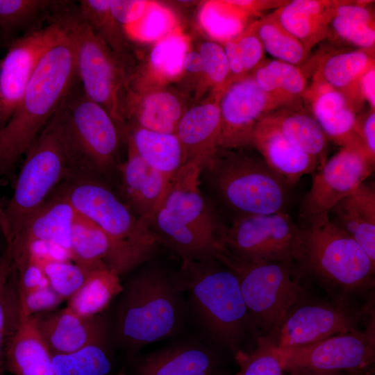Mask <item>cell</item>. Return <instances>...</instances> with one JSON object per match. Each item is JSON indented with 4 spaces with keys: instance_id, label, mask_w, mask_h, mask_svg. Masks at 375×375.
I'll return each mask as SVG.
<instances>
[{
    "instance_id": "obj_1",
    "label": "cell",
    "mask_w": 375,
    "mask_h": 375,
    "mask_svg": "<svg viewBox=\"0 0 375 375\" xmlns=\"http://www.w3.org/2000/svg\"><path fill=\"white\" fill-rule=\"evenodd\" d=\"M62 22V33L42 57L14 112L0 128L1 177L12 176L19 160L78 82L74 40Z\"/></svg>"
},
{
    "instance_id": "obj_2",
    "label": "cell",
    "mask_w": 375,
    "mask_h": 375,
    "mask_svg": "<svg viewBox=\"0 0 375 375\" xmlns=\"http://www.w3.org/2000/svg\"><path fill=\"white\" fill-rule=\"evenodd\" d=\"M25 156L13 193L6 208L0 206V225L6 242L20 233L58 186L80 172L90 171L76 145L64 102Z\"/></svg>"
},
{
    "instance_id": "obj_3",
    "label": "cell",
    "mask_w": 375,
    "mask_h": 375,
    "mask_svg": "<svg viewBox=\"0 0 375 375\" xmlns=\"http://www.w3.org/2000/svg\"><path fill=\"white\" fill-rule=\"evenodd\" d=\"M138 268L123 285L114 329L117 342L132 350L176 335L185 313L178 272L153 260Z\"/></svg>"
},
{
    "instance_id": "obj_4",
    "label": "cell",
    "mask_w": 375,
    "mask_h": 375,
    "mask_svg": "<svg viewBox=\"0 0 375 375\" xmlns=\"http://www.w3.org/2000/svg\"><path fill=\"white\" fill-rule=\"evenodd\" d=\"M201 172L196 162L183 165L148 223L159 245L182 261L214 257L227 228L201 190Z\"/></svg>"
},
{
    "instance_id": "obj_5",
    "label": "cell",
    "mask_w": 375,
    "mask_h": 375,
    "mask_svg": "<svg viewBox=\"0 0 375 375\" xmlns=\"http://www.w3.org/2000/svg\"><path fill=\"white\" fill-rule=\"evenodd\" d=\"M57 188L78 213L105 233L109 242L106 263L119 276L154 258L160 245L148 224L137 217L99 175L82 172Z\"/></svg>"
},
{
    "instance_id": "obj_6",
    "label": "cell",
    "mask_w": 375,
    "mask_h": 375,
    "mask_svg": "<svg viewBox=\"0 0 375 375\" xmlns=\"http://www.w3.org/2000/svg\"><path fill=\"white\" fill-rule=\"evenodd\" d=\"M295 263L332 297L351 298L374 287L375 262L328 215L307 219Z\"/></svg>"
},
{
    "instance_id": "obj_7",
    "label": "cell",
    "mask_w": 375,
    "mask_h": 375,
    "mask_svg": "<svg viewBox=\"0 0 375 375\" xmlns=\"http://www.w3.org/2000/svg\"><path fill=\"white\" fill-rule=\"evenodd\" d=\"M243 149L219 148L201 169V185L236 217L285 212L290 186L261 156Z\"/></svg>"
},
{
    "instance_id": "obj_8",
    "label": "cell",
    "mask_w": 375,
    "mask_h": 375,
    "mask_svg": "<svg viewBox=\"0 0 375 375\" xmlns=\"http://www.w3.org/2000/svg\"><path fill=\"white\" fill-rule=\"evenodd\" d=\"M178 273L205 332L217 344L240 351L253 325L234 273L215 257L182 261Z\"/></svg>"
},
{
    "instance_id": "obj_9",
    "label": "cell",
    "mask_w": 375,
    "mask_h": 375,
    "mask_svg": "<svg viewBox=\"0 0 375 375\" xmlns=\"http://www.w3.org/2000/svg\"><path fill=\"white\" fill-rule=\"evenodd\" d=\"M236 276L249 315L260 336L273 335L288 312L306 296L295 262H258L237 257L221 245L215 256Z\"/></svg>"
},
{
    "instance_id": "obj_10",
    "label": "cell",
    "mask_w": 375,
    "mask_h": 375,
    "mask_svg": "<svg viewBox=\"0 0 375 375\" xmlns=\"http://www.w3.org/2000/svg\"><path fill=\"white\" fill-rule=\"evenodd\" d=\"M74 40L76 73L86 96L124 128L128 122L131 72L111 49L74 12H64Z\"/></svg>"
},
{
    "instance_id": "obj_11",
    "label": "cell",
    "mask_w": 375,
    "mask_h": 375,
    "mask_svg": "<svg viewBox=\"0 0 375 375\" xmlns=\"http://www.w3.org/2000/svg\"><path fill=\"white\" fill-rule=\"evenodd\" d=\"M369 308L354 303L351 298L331 300L308 299L307 295L288 312L280 327L269 335L278 349L308 345L329 337L360 331V324L370 315Z\"/></svg>"
},
{
    "instance_id": "obj_12",
    "label": "cell",
    "mask_w": 375,
    "mask_h": 375,
    "mask_svg": "<svg viewBox=\"0 0 375 375\" xmlns=\"http://www.w3.org/2000/svg\"><path fill=\"white\" fill-rule=\"evenodd\" d=\"M64 106L76 145L88 169L99 176L118 170L124 138L109 113L86 96L79 81L65 99Z\"/></svg>"
},
{
    "instance_id": "obj_13",
    "label": "cell",
    "mask_w": 375,
    "mask_h": 375,
    "mask_svg": "<svg viewBox=\"0 0 375 375\" xmlns=\"http://www.w3.org/2000/svg\"><path fill=\"white\" fill-rule=\"evenodd\" d=\"M302 229L285 212L235 217L221 245L231 254L258 262H295Z\"/></svg>"
},
{
    "instance_id": "obj_14",
    "label": "cell",
    "mask_w": 375,
    "mask_h": 375,
    "mask_svg": "<svg viewBox=\"0 0 375 375\" xmlns=\"http://www.w3.org/2000/svg\"><path fill=\"white\" fill-rule=\"evenodd\" d=\"M374 326L301 347L278 349L284 372L362 373L374 362Z\"/></svg>"
},
{
    "instance_id": "obj_15",
    "label": "cell",
    "mask_w": 375,
    "mask_h": 375,
    "mask_svg": "<svg viewBox=\"0 0 375 375\" xmlns=\"http://www.w3.org/2000/svg\"><path fill=\"white\" fill-rule=\"evenodd\" d=\"M64 31L61 15L12 40L0 62V128L8 120L46 52Z\"/></svg>"
},
{
    "instance_id": "obj_16",
    "label": "cell",
    "mask_w": 375,
    "mask_h": 375,
    "mask_svg": "<svg viewBox=\"0 0 375 375\" xmlns=\"http://www.w3.org/2000/svg\"><path fill=\"white\" fill-rule=\"evenodd\" d=\"M374 165L365 152L342 147L312 174L310 188L302 205L304 217L328 215L338 201L365 182Z\"/></svg>"
},
{
    "instance_id": "obj_17",
    "label": "cell",
    "mask_w": 375,
    "mask_h": 375,
    "mask_svg": "<svg viewBox=\"0 0 375 375\" xmlns=\"http://www.w3.org/2000/svg\"><path fill=\"white\" fill-rule=\"evenodd\" d=\"M219 108L218 147L230 149L251 145L258 123L276 109L251 75L231 83L219 95Z\"/></svg>"
},
{
    "instance_id": "obj_18",
    "label": "cell",
    "mask_w": 375,
    "mask_h": 375,
    "mask_svg": "<svg viewBox=\"0 0 375 375\" xmlns=\"http://www.w3.org/2000/svg\"><path fill=\"white\" fill-rule=\"evenodd\" d=\"M303 100L328 140L367 155L359 134V117L342 92L322 81L313 80Z\"/></svg>"
},
{
    "instance_id": "obj_19",
    "label": "cell",
    "mask_w": 375,
    "mask_h": 375,
    "mask_svg": "<svg viewBox=\"0 0 375 375\" xmlns=\"http://www.w3.org/2000/svg\"><path fill=\"white\" fill-rule=\"evenodd\" d=\"M124 138L127 158L118 168L121 199L137 217L148 224L173 177L149 165L138 154L129 138L124 134Z\"/></svg>"
},
{
    "instance_id": "obj_20",
    "label": "cell",
    "mask_w": 375,
    "mask_h": 375,
    "mask_svg": "<svg viewBox=\"0 0 375 375\" xmlns=\"http://www.w3.org/2000/svg\"><path fill=\"white\" fill-rule=\"evenodd\" d=\"M53 192L20 233L6 242L11 247L13 260L34 242L53 244L69 253L71 231L77 211L60 190L56 188Z\"/></svg>"
},
{
    "instance_id": "obj_21",
    "label": "cell",
    "mask_w": 375,
    "mask_h": 375,
    "mask_svg": "<svg viewBox=\"0 0 375 375\" xmlns=\"http://www.w3.org/2000/svg\"><path fill=\"white\" fill-rule=\"evenodd\" d=\"M35 316L40 333L52 354L67 353L107 341L108 322L99 315L83 317L66 306L42 317Z\"/></svg>"
},
{
    "instance_id": "obj_22",
    "label": "cell",
    "mask_w": 375,
    "mask_h": 375,
    "mask_svg": "<svg viewBox=\"0 0 375 375\" xmlns=\"http://www.w3.org/2000/svg\"><path fill=\"white\" fill-rule=\"evenodd\" d=\"M219 94L187 109L175 134L181 143L183 165L193 162L201 169L212 160L218 147L220 128Z\"/></svg>"
},
{
    "instance_id": "obj_23",
    "label": "cell",
    "mask_w": 375,
    "mask_h": 375,
    "mask_svg": "<svg viewBox=\"0 0 375 375\" xmlns=\"http://www.w3.org/2000/svg\"><path fill=\"white\" fill-rule=\"evenodd\" d=\"M251 145L268 166L290 187L306 174H313L319 161L292 144L265 116L258 123Z\"/></svg>"
},
{
    "instance_id": "obj_24",
    "label": "cell",
    "mask_w": 375,
    "mask_h": 375,
    "mask_svg": "<svg viewBox=\"0 0 375 375\" xmlns=\"http://www.w3.org/2000/svg\"><path fill=\"white\" fill-rule=\"evenodd\" d=\"M211 349L193 340H178L149 353L138 366V375H218Z\"/></svg>"
},
{
    "instance_id": "obj_25",
    "label": "cell",
    "mask_w": 375,
    "mask_h": 375,
    "mask_svg": "<svg viewBox=\"0 0 375 375\" xmlns=\"http://www.w3.org/2000/svg\"><path fill=\"white\" fill-rule=\"evenodd\" d=\"M330 220L375 262V188L360 183L329 211Z\"/></svg>"
},
{
    "instance_id": "obj_26",
    "label": "cell",
    "mask_w": 375,
    "mask_h": 375,
    "mask_svg": "<svg viewBox=\"0 0 375 375\" xmlns=\"http://www.w3.org/2000/svg\"><path fill=\"white\" fill-rule=\"evenodd\" d=\"M337 3L338 1H287L272 14L310 52L317 43L332 35L329 24Z\"/></svg>"
},
{
    "instance_id": "obj_27",
    "label": "cell",
    "mask_w": 375,
    "mask_h": 375,
    "mask_svg": "<svg viewBox=\"0 0 375 375\" xmlns=\"http://www.w3.org/2000/svg\"><path fill=\"white\" fill-rule=\"evenodd\" d=\"M5 356L14 375H56L53 354L40 333L36 316L21 319Z\"/></svg>"
},
{
    "instance_id": "obj_28",
    "label": "cell",
    "mask_w": 375,
    "mask_h": 375,
    "mask_svg": "<svg viewBox=\"0 0 375 375\" xmlns=\"http://www.w3.org/2000/svg\"><path fill=\"white\" fill-rule=\"evenodd\" d=\"M183 108L180 98L171 91L131 90L126 125L133 124L158 133H175L178 122L187 110Z\"/></svg>"
},
{
    "instance_id": "obj_29",
    "label": "cell",
    "mask_w": 375,
    "mask_h": 375,
    "mask_svg": "<svg viewBox=\"0 0 375 375\" xmlns=\"http://www.w3.org/2000/svg\"><path fill=\"white\" fill-rule=\"evenodd\" d=\"M301 102L281 107L265 117L295 147L315 157L322 166L327 160L328 138L306 106Z\"/></svg>"
},
{
    "instance_id": "obj_30",
    "label": "cell",
    "mask_w": 375,
    "mask_h": 375,
    "mask_svg": "<svg viewBox=\"0 0 375 375\" xmlns=\"http://www.w3.org/2000/svg\"><path fill=\"white\" fill-rule=\"evenodd\" d=\"M373 65L374 54L362 49L334 53L321 62L313 80L322 81L342 92L356 109L360 102L358 81Z\"/></svg>"
},
{
    "instance_id": "obj_31",
    "label": "cell",
    "mask_w": 375,
    "mask_h": 375,
    "mask_svg": "<svg viewBox=\"0 0 375 375\" xmlns=\"http://www.w3.org/2000/svg\"><path fill=\"white\" fill-rule=\"evenodd\" d=\"M251 75L276 108L303 101L308 85L299 67L265 59Z\"/></svg>"
},
{
    "instance_id": "obj_32",
    "label": "cell",
    "mask_w": 375,
    "mask_h": 375,
    "mask_svg": "<svg viewBox=\"0 0 375 375\" xmlns=\"http://www.w3.org/2000/svg\"><path fill=\"white\" fill-rule=\"evenodd\" d=\"M138 154L149 165L173 177L183 165V150L175 133L152 131L133 124L124 127Z\"/></svg>"
},
{
    "instance_id": "obj_33",
    "label": "cell",
    "mask_w": 375,
    "mask_h": 375,
    "mask_svg": "<svg viewBox=\"0 0 375 375\" xmlns=\"http://www.w3.org/2000/svg\"><path fill=\"white\" fill-rule=\"evenodd\" d=\"M76 10L93 33L120 58L131 73V49L124 28L110 12V0H81Z\"/></svg>"
},
{
    "instance_id": "obj_34",
    "label": "cell",
    "mask_w": 375,
    "mask_h": 375,
    "mask_svg": "<svg viewBox=\"0 0 375 375\" xmlns=\"http://www.w3.org/2000/svg\"><path fill=\"white\" fill-rule=\"evenodd\" d=\"M120 276L107 265L92 270L82 286L68 299L67 307L83 317L99 315L120 294Z\"/></svg>"
},
{
    "instance_id": "obj_35",
    "label": "cell",
    "mask_w": 375,
    "mask_h": 375,
    "mask_svg": "<svg viewBox=\"0 0 375 375\" xmlns=\"http://www.w3.org/2000/svg\"><path fill=\"white\" fill-rule=\"evenodd\" d=\"M108 252V240L103 231L77 212L71 231V260L85 268L96 269L107 265Z\"/></svg>"
},
{
    "instance_id": "obj_36",
    "label": "cell",
    "mask_w": 375,
    "mask_h": 375,
    "mask_svg": "<svg viewBox=\"0 0 375 375\" xmlns=\"http://www.w3.org/2000/svg\"><path fill=\"white\" fill-rule=\"evenodd\" d=\"M53 0H0V35L8 45L22 31L32 27L51 10L69 3Z\"/></svg>"
},
{
    "instance_id": "obj_37",
    "label": "cell",
    "mask_w": 375,
    "mask_h": 375,
    "mask_svg": "<svg viewBox=\"0 0 375 375\" xmlns=\"http://www.w3.org/2000/svg\"><path fill=\"white\" fill-rule=\"evenodd\" d=\"M12 249L9 244L0 255V362L21 322Z\"/></svg>"
},
{
    "instance_id": "obj_38",
    "label": "cell",
    "mask_w": 375,
    "mask_h": 375,
    "mask_svg": "<svg viewBox=\"0 0 375 375\" xmlns=\"http://www.w3.org/2000/svg\"><path fill=\"white\" fill-rule=\"evenodd\" d=\"M253 25L265 52L274 59L298 67L306 62L310 52L279 24L272 14L254 22Z\"/></svg>"
},
{
    "instance_id": "obj_39",
    "label": "cell",
    "mask_w": 375,
    "mask_h": 375,
    "mask_svg": "<svg viewBox=\"0 0 375 375\" xmlns=\"http://www.w3.org/2000/svg\"><path fill=\"white\" fill-rule=\"evenodd\" d=\"M223 48L233 81L251 75L265 60V51L253 23L237 37L224 42Z\"/></svg>"
},
{
    "instance_id": "obj_40",
    "label": "cell",
    "mask_w": 375,
    "mask_h": 375,
    "mask_svg": "<svg viewBox=\"0 0 375 375\" xmlns=\"http://www.w3.org/2000/svg\"><path fill=\"white\" fill-rule=\"evenodd\" d=\"M106 344L107 341L67 353L53 354L56 375H108L111 362Z\"/></svg>"
},
{
    "instance_id": "obj_41",
    "label": "cell",
    "mask_w": 375,
    "mask_h": 375,
    "mask_svg": "<svg viewBox=\"0 0 375 375\" xmlns=\"http://www.w3.org/2000/svg\"><path fill=\"white\" fill-rule=\"evenodd\" d=\"M247 17L227 1H208L199 10V22L211 38L224 43L247 28Z\"/></svg>"
},
{
    "instance_id": "obj_42",
    "label": "cell",
    "mask_w": 375,
    "mask_h": 375,
    "mask_svg": "<svg viewBox=\"0 0 375 375\" xmlns=\"http://www.w3.org/2000/svg\"><path fill=\"white\" fill-rule=\"evenodd\" d=\"M190 51L188 37L177 27L156 41L149 55L153 73L162 80L177 78L183 73V62Z\"/></svg>"
},
{
    "instance_id": "obj_43",
    "label": "cell",
    "mask_w": 375,
    "mask_h": 375,
    "mask_svg": "<svg viewBox=\"0 0 375 375\" xmlns=\"http://www.w3.org/2000/svg\"><path fill=\"white\" fill-rule=\"evenodd\" d=\"M176 28V19L171 10L160 3L149 1L142 17L124 30L139 41L156 42Z\"/></svg>"
},
{
    "instance_id": "obj_44",
    "label": "cell",
    "mask_w": 375,
    "mask_h": 375,
    "mask_svg": "<svg viewBox=\"0 0 375 375\" xmlns=\"http://www.w3.org/2000/svg\"><path fill=\"white\" fill-rule=\"evenodd\" d=\"M235 355L240 365L236 375H283L277 347L270 336H260L250 353L240 350Z\"/></svg>"
},
{
    "instance_id": "obj_45",
    "label": "cell",
    "mask_w": 375,
    "mask_h": 375,
    "mask_svg": "<svg viewBox=\"0 0 375 375\" xmlns=\"http://www.w3.org/2000/svg\"><path fill=\"white\" fill-rule=\"evenodd\" d=\"M39 264L42 267L50 287L64 300L70 298L94 270L71 262L69 260L48 261Z\"/></svg>"
},
{
    "instance_id": "obj_46",
    "label": "cell",
    "mask_w": 375,
    "mask_h": 375,
    "mask_svg": "<svg viewBox=\"0 0 375 375\" xmlns=\"http://www.w3.org/2000/svg\"><path fill=\"white\" fill-rule=\"evenodd\" d=\"M202 76L212 88L213 94H220L231 83L228 62L224 48L214 41H204L199 47Z\"/></svg>"
},
{
    "instance_id": "obj_47",
    "label": "cell",
    "mask_w": 375,
    "mask_h": 375,
    "mask_svg": "<svg viewBox=\"0 0 375 375\" xmlns=\"http://www.w3.org/2000/svg\"><path fill=\"white\" fill-rule=\"evenodd\" d=\"M329 26L332 35L334 33L344 42L374 54V26L339 16L333 17Z\"/></svg>"
},
{
    "instance_id": "obj_48",
    "label": "cell",
    "mask_w": 375,
    "mask_h": 375,
    "mask_svg": "<svg viewBox=\"0 0 375 375\" xmlns=\"http://www.w3.org/2000/svg\"><path fill=\"white\" fill-rule=\"evenodd\" d=\"M19 296L21 319L54 310L64 299L48 284Z\"/></svg>"
},
{
    "instance_id": "obj_49",
    "label": "cell",
    "mask_w": 375,
    "mask_h": 375,
    "mask_svg": "<svg viewBox=\"0 0 375 375\" xmlns=\"http://www.w3.org/2000/svg\"><path fill=\"white\" fill-rule=\"evenodd\" d=\"M149 1L110 0V10L124 28L136 22L143 15Z\"/></svg>"
},
{
    "instance_id": "obj_50",
    "label": "cell",
    "mask_w": 375,
    "mask_h": 375,
    "mask_svg": "<svg viewBox=\"0 0 375 375\" xmlns=\"http://www.w3.org/2000/svg\"><path fill=\"white\" fill-rule=\"evenodd\" d=\"M362 1H338L334 10V16L362 22L374 26V17L372 12Z\"/></svg>"
},
{
    "instance_id": "obj_51",
    "label": "cell",
    "mask_w": 375,
    "mask_h": 375,
    "mask_svg": "<svg viewBox=\"0 0 375 375\" xmlns=\"http://www.w3.org/2000/svg\"><path fill=\"white\" fill-rule=\"evenodd\" d=\"M359 134L365 149L375 163V112L369 110L362 119L359 117Z\"/></svg>"
},
{
    "instance_id": "obj_52",
    "label": "cell",
    "mask_w": 375,
    "mask_h": 375,
    "mask_svg": "<svg viewBox=\"0 0 375 375\" xmlns=\"http://www.w3.org/2000/svg\"><path fill=\"white\" fill-rule=\"evenodd\" d=\"M227 2L238 9L247 16L251 15L259 14L262 11L271 9L278 8L285 4L287 1L277 0H240V1H227Z\"/></svg>"
},
{
    "instance_id": "obj_53",
    "label": "cell",
    "mask_w": 375,
    "mask_h": 375,
    "mask_svg": "<svg viewBox=\"0 0 375 375\" xmlns=\"http://www.w3.org/2000/svg\"><path fill=\"white\" fill-rule=\"evenodd\" d=\"M358 94L360 101L365 100L370 110L375 108V65H372L358 83Z\"/></svg>"
},
{
    "instance_id": "obj_54",
    "label": "cell",
    "mask_w": 375,
    "mask_h": 375,
    "mask_svg": "<svg viewBox=\"0 0 375 375\" xmlns=\"http://www.w3.org/2000/svg\"><path fill=\"white\" fill-rule=\"evenodd\" d=\"M202 76L201 60L198 51H190L184 59L183 72Z\"/></svg>"
},
{
    "instance_id": "obj_55",
    "label": "cell",
    "mask_w": 375,
    "mask_h": 375,
    "mask_svg": "<svg viewBox=\"0 0 375 375\" xmlns=\"http://www.w3.org/2000/svg\"><path fill=\"white\" fill-rule=\"evenodd\" d=\"M290 375H362V373H349V372H333V373H324V372H295L289 373Z\"/></svg>"
}]
</instances>
